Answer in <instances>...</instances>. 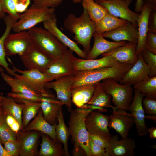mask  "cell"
Returning a JSON list of instances; mask_svg holds the SVG:
<instances>
[{"label":"cell","instance_id":"d4e9b609","mask_svg":"<svg viewBox=\"0 0 156 156\" xmlns=\"http://www.w3.org/2000/svg\"><path fill=\"white\" fill-rule=\"evenodd\" d=\"M56 125H50L44 119L42 111L40 108L36 116L23 131H37L47 135L56 143H60L56 137Z\"/></svg>","mask_w":156,"mask_h":156},{"label":"cell","instance_id":"bcb514c9","mask_svg":"<svg viewBox=\"0 0 156 156\" xmlns=\"http://www.w3.org/2000/svg\"><path fill=\"white\" fill-rule=\"evenodd\" d=\"M5 114L6 122L12 131L16 134H18L22 131L20 124L15 118L10 115Z\"/></svg>","mask_w":156,"mask_h":156},{"label":"cell","instance_id":"603a6c76","mask_svg":"<svg viewBox=\"0 0 156 156\" xmlns=\"http://www.w3.org/2000/svg\"><path fill=\"white\" fill-rule=\"evenodd\" d=\"M94 44L87 55V59H94L101 55L117 47L125 44V41L113 42L106 40L101 34L95 32L93 34Z\"/></svg>","mask_w":156,"mask_h":156},{"label":"cell","instance_id":"8fae6325","mask_svg":"<svg viewBox=\"0 0 156 156\" xmlns=\"http://www.w3.org/2000/svg\"><path fill=\"white\" fill-rule=\"evenodd\" d=\"M109 117L100 112L92 111L90 113L85 120L89 133L98 135L109 142L112 136L109 127Z\"/></svg>","mask_w":156,"mask_h":156},{"label":"cell","instance_id":"5b68a950","mask_svg":"<svg viewBox=\"0 0 156 156\" xmlns=\"http://www.w3.org/2000/svg\"><path fill=\"white\" fill-rule=\"evenodd\" d=\"M55 9L38 6L33 3L21 16L12 29L15 32L29 30L38 23L56 17Z\"/></svg>","mask_w":156,"mask_h":156},{"label":"cell","instance_id":"e7e4bbea","mask_svg":"<svg viewBox=\"0 0 156 156\" xmlns=\"http://www.w3.org/2000/svg\"></svg>","mask_w":156,"mask_h":156},{"label":"cell","instance_id":"f5cc1de1","mask_svg":"<svg viewBox=\"0 0 156 156\" xmlns=\"http://www.w3.org/2000/svg\"><path fill=\"white\" fill-rule=\"evenodd\" d=\"M144 4L143 0H136L135 8V12L140 13Z\"/></svg>","mask_w":156,"mask_h":156},{"label":"cell","instance_id":"cb8c5ba5","mask_svg":"<svg viewBox=\"0 0 156 156\" xmlns=\"http://www.w3.org/2000/svg\"><path fill=\"white\" fill-rule=\"evenodd\" d=\"M152 10L149 5L144 3L137 19L138 41L136 50L137 56L145 49V41L148 32V20Z\"/></svg>","mask_w":156,"mask_h":156},{"label":"cell","instance_id":"6f0895ef","mask_svg":"<svg viewBox=\"0 0 156 156\" xmlns=\"http://www.w3.org/2000/svg\"><path fill=\"white\" fill-rule=\"evenodd\" d=\"M145 119L151 120L154 121L156 120V115H148L145 116Z\"/></svg>","mask_w":156,"mask_h":156},{"label":"cell","instance_id":"9f6ffc18","mask_svg":"<svg viewBox=\"0 0 156 156\" xmlns=\"http://www.w3.org/2000/svg\"><path fill=\"white\" fill-rule=\"evenodd\" d=\"M0 156H9L0 141Z\"/></svg>","mask_w":156,"mask_h":156},{"label":"cell","instance_id":"681fc988","mask_svg":"<svg viewBox=\"0 0 156 156\" xmlns=\"http://www.w3.org/2000/svg\"><path fill=\"white\" fill-rule=\"evenodd\" d=\"M148 32L156 33V10L151 11L148 22Z\"/></svg>","mask_w":156,"mask_h":156},{"label":"cell","instance_id":"30bf717a","mask_svg":"<svg viewBox=\"0 0 156 156\" xmlns=\"http://www.w3.org/2000/svg\"><path fill=\"white\" fill-rule=\"evenodd\" d=\"M32 44L28 31L10 33L4 43L6 55L12 56L18 54L21 56L26 52Z\"/></svg>","mask_w":156,"mask_h":156},{"label":"cell","instance_id":"6da1fadb","mask_svg":"<svg viewBox=\"0 0 156 156\" xmlns=\"http://www.w3.org/2000/svg\"><path fill=\"white\" fill-rule=\"evenodd\" d=\"M93 110L78 108L70 112L68 130L71 136L74 156H91L90 147L89 133L85 126V120Z\"/></svg>","mask_w":156,"mask_h":156},{"label":"cell","instance_id":"f6af8a7d","mask_svg":"<svg viewBox=\"0 0 156 156\" xmlns=\"http://www.w3.org/2000/svg\"><path fill=\"white\" fill-rule=\"evenodd\" d=\"M36 5L43 7L55 8L62 2L63 0H33Z\"/></svg>","mask_w":156,"mask_h":156},{"label":"cell","instance_id":"e575fe53","mask_svg":"<svg viewBox=\"0 0 156 156\" xmlns=\"http://www.w3.org/2000/svg\"><path fill=\"white\" fill-rule=\"evenodd\" d=\"M55 133L58 141L63 144L65 156H70V154L68 151V142L70 134L68 128L64 122L62 112L58 117V123L55 126Z\"/></svg>","mask_w":156,"mask_h":156},{"label":"cell","instance_id":"f35d334b","mask_svg":"<svg viewBox=\"0 0 156 156\" xmlns=\"http://www.w3.org/2000/svg\"><path fill=\"white\" fill-rule=\"evenodd\" d=\"M144 60L149 67L150 71L149 76L156 75V54L146 49L141 53Z\"/></svg>","mask_w":156,"mask_h":156},{"label":"cell","instance_id":"7402d4cb","mask_svg":"<svg viewBox=\"0 0 156 156\" xmlns=\"http://www.w3.org/2000/svg\"><path fill=\"white\" fill-rule=\"evenodd\" d=\"M119 63L114 58L109 56L92 59H80L74 57L73 60L75 72L112 66Z\"/></svg>","mask_w":156,"mask_h":156},{"label":"cell","instance_id":"4fadbf2b","mask_svg":"<svg viewBox=\"0 0 156 156\" xmlns=\"http://www.w3.org/2000/svg\"><path fill=\"white\" fill-rule=\"evenodd\" d=\"M112 109V113L109 117V128L115 129L122 138L128 137L129 131L134 124L132 116L126 110L115 106Z\"/></svg>","mask_w":156,"mask_h":156},{"label":"cell","instance_id":"f907efd6","mask_svg":"<svg viewBox=\"0 0 156 156\" xmlns=\"http://www.w3.org/2000/svg\"><path fill=\"white\" fill-rule=\"evenodd\" d=\"M16 8L19 13L24 12L30 3V0H15Z\"/></svg>","mask_w":156,"mask_h":156},{"label":"cell","instance_id":"816d5d0a","mask_svg":"<svg viewBox=\"0 0 156 156\" xmlns=\"http://www.w3.org/2000/svg\"><path fill=\"white\" fill-rule=\"evenodd\" d=\"M80 108L85 109H90L93 111L97 110L99 112H105L107 111L106 108L102 107L96 106L92 105L86 104Z\"/></svg>","mask_w":156,"mask_h":156},{"label":"cell","instance_id":"d590c367","mask_svg":"<svg viewBox=\"0 0 156 156\" xmlns=\"http://www.w3.org/2000/svg\"><path fill=\"white\" fill-rule=\"evenodd\" d=\"M82 5L86 10L90 19L95 23L101 19L108 12L105 7L93 0H83Z\"/></svg>","mask_w":156,"mask_h":156},{"label":"cell","instance_id":"f1b7e54d","mask_svg":"<svg viewBox=\"0 0 156 156\" xmlns=\"http://www.w3.org/2000/svg\"><path fill=\"white\" fill-rule=\"evenodd\" d=\"M127 22L108 12L100 21L95 23V32L102 35L124 25Z\"/></svg>","mask_w":156,"mask_h":156},{"label":"cell","instance_id":"7bdbcfd3","mask_svg":"<svg viewBox=\"0 0 156 156\" xmlns=\"http://www.w3.org/2000/svg\"><path fill=\"white\" fill-rule=\"evenodd\" d=\"M8 97L15 99H24L40 103L42 97L35 95L24 94L11 92L7 94Z\"/></svg>","mask_w":156,"mask_h":156},{"label":"cell","instance_id":"3957f363","mask_svg":"<svg viewBox=\"0 0 156 156\" xmlns=\"http://www.w3.org/2000/svg\"><path fill=\"white\" fill-rule=\"evenodd\" d=\"M132 66L119 63L112 66L75 72L72 89L83 85L94 84L108 78L119 82Z\"/></svg>","mask_w":156,"mask_h":156},{"label":"cell","instance_id":"7dc6e473","mask_svg":"<svg viewBox=\"0 0 156 156\" xmlns=\"http://www.w3.org/2000/svg\"><path fill=\"white\" fill-rule=\"evenodd\" d=\"M90 139L95 145L105 149L109 145V142L98 135L89 133Z\"/></svg>","mask_w":156,"mask_h":156},{"label":"cell","instance_id":"60d3db41","mask_svg":"<svg viewBox=\"0 0 156 156\" xmlns=\"http://www.w3.org/2000/svg\"><path fill=\"white\" fill-rule=\"evenodd\" d=\"M4 149L9 156H19L20 141L18 139L16 140H9L3 144Z\"/></svg>","mask_w":156,"mask_h":156},{"label":"cell","instance_id":"7a4b0ae2","mask_svg":"<svg viewBox=\"0 0 156 156\" xmlns=\"http://www.w3.org/2000/svg\"><path fill=\"white\" fill-rule=\"evenodd\" d=\"M63 25L65 29L74 34L73 39L76 43L82 45L87 55L91 49V38L95 32V23L90 18L86 10L83 8L80 16L77 17L71 13L65 19Z\"/></svg>","mask_w":156,"mask_h":156},{"label":"cell","instance_id":"74e56055","mask_svg":"<svg viewBox=\"0 0 156 156\" xmlns=\"http://www.w3.org/2000/svg\"><path fill=\"white\" fill-rule=\"evenodd\" d=\"M18 134L12 131L7 125L5 114L0 116V141L2 144L9 140H18Z\"/></svg>","mask_w":156,"mask_h":156},{"label":"cell","instance_id":"91938a15","mask_svg":"<svg viewBox=\"0 0 156 156\" xmlns=\"http://www.w3.org/2000/svg\"><path fill=\"white\" fill-rule=\"evenodd\" d=\"M4 114V113L2 107L1 102V99L0 97V116Z\"/></svg>","mask_w":156,"mask_h":156},{"label":"cell","instance_id":"94428289","mask_svg":"<svg viewBox=\"0 0 156 156\" xmlns=\"http://www.w3.org/2000/svg\"><path fill=\"white\" fill-rule=\"evenodd\" d=\"M83 0H73V1L74 3H79L82 2Z\"/></svg>","mask_w":156,"mask_h":156},{"label":"cell","instance_id":"11a10c76","mask_svg":"<svg viewBox=\"0 0 156 156\" xmlns=\"http://www.w3.org/2000/svg\"><path fill=\"white\" fill-rule=\"evenodd\" d=\"M148 132L149 133V136L151 139H155L156 138V127H152L148 128Z\"/></svg>","mask_w":156,"mask_h":156},{"label":"cell","instance_id":"4dcf8cb0","mask_svg":"<svg viewBox=\"0 0 156 156\" xmlns=\"http://www.w3.org/2000/svg\"><path fill=\"white\" fill-rule=\"evenodd\" d=\"M94 91L93 96L87 103L106 108L115 107L111 104V96L106 92L102 82H98L94 84Z\"/></svg>","mask_w":156,"mask_h":156},{"label":"cell","instance_id":"2e32d148","mask_svg":"<svg viewBox=\"0 0 156 156\" xmlns=\"http://www.w3.org/2000/svg\"><path fill=\"white\" fill-rule=\"evenodd\" d=\"M135 140L128 137L119 140L118 136H112L109 146L105 149L109 156H134L136 147Z\"/></svg>","mask_w":156,"mask_h":156},{"label":"cell","instance_id":"ba28073f","mask_svg":"<svg viewBox=\"0 0 156 156\" xmlns=\"http://www.w3.org/2000/svg\"><path fill=\"white\" fill-rule=\"evenodd\" d=\"M133 0H96L114 16L130 22L138 27L137 20L140 13L134 12L129 8Z\"/></svg>","mask_w":156,"mask_h":156},{"label":"cell","instance_id":"c3c4849f","mask_svg":"<svg viewBox=\"0 0 156 156\" xmlns=\"http://www.w3.org/2000/svg\"><path fill=\"white\" fill-rule=\"evenodd\" d=\"M90 147L91 156H109L105 149L95 145L90 139Z\"/></svg>","mask_w":156,"mask_h":156},{"label":"cell","instance_id":"7c38bea8","mask_svg":"<svg viewBox=\"0 0 156 156\" xmlns=\"http://www.w3.org/2000/svg\"><path fill=\"white\" fill-rule=\"evenodd\" d=\"M74 74L64 76L54 81L47 82L46 86L49 90L52 89L55 91L57 99L67 107L68 111L72 109L71 92Z\"/></svg>","mask_w":156,"mask_h":156},{"label":"cell","instance_id":"ee69618b","mask_svg":"<svg viewBox=\"0 0 156 156\" xmlns=\"http://www.w3.org/2000/svg\"><path fill=\"white\" fill-rule=\"evenodd\" d=\"M145 47L156 54V33L148 32L145 40Z\"/></svg>","mask_w":156,"mask_h":156},{"label":"cell","instance_id":"277c9868","mask_svg":"<svg viewBox=\"0 0 156 156\" xmlns=\"http://www.w3.org/2000/svg\"><path fill=\"white\" fill-rule=\"evenodd\" d=\"M28 32L33 44L52 60L61 57L68 49L67 47L45 28L35 26Z\"/></svg>","mask_w":156,"mask_h":156},{"label":"cell","instance_id":"8992f818","mask_svg":"<svg viewBox=\"0 0 156 156\" xmlns=\"http://www.w3.org/2000/svg\"><path fill=\"white\" fill-rule=\"evenodd\" d=\"M8 59L13 66V71L21 74L15 73L14 77L23 81L42 97L55 98V95L46 87V83L51 81L44 73L37 70H19L14 66L10 59Z\"/></svg>","mask_w":156,"mask_h":156},{"label":"cell","instance_id":"83f0119b","mask_svg":"<svg viewBox=\"0 0 156 156\" xmlns=\"http://www.w3.org/2000/svg\"><path fill=\"white\" fill-rule=\"evenodd\" d=\"M94 91V84L81 86L72 89V102L78 108H81L90 101Z\"/></svg>","mask_w":156,"mask_h":156},{"label":"cell","instance_id":"b9f144b4","mask_svg":"<svg viewBox=\"0 0 156 156\" xmlns=\"http://www.w3.org/2000/svg\"><path fill=\"white\" fill-rule=\"evenodd\" d=\"M142 104L145 113L156 115V99L144 97Z\"/></svg>","mask_w":156,"mask_h":156},{"label":"cell","instance_id":"8d00e7d4","mask_svg":"<svg viewBox=\"0 0 156 156\" xmlns=\"http://www.w3.org/2000/svg\"><path fill=\"white\" fill-rule=\"evenodd\" d=\"M135 90L142 93L144 97L156 99V75L147 78L134 85Z\"/></svg>","mask_w":156,"mask_h":156},{"label":"cell","instance_id":"f546056e","mask_svg":"<svg viewBox=\"0 0 156 156\" xmlns=\"http://www.w3.org/2000/svg\"><path fill=\"white\" fill-rule=\"evenodd\" d=\"M0 97L4 114L10 115L15 118L20 124L23 131L22 114L23 104H18L15 99L8 96H0Z\"/></svg>","mask_w":156,"mask_h":156},{"label":"cell","instance_id":"44dd1931","mask_svg":"<svg viewBox=\"0 0 156 156\" xmlns=\"http://www.w3.org/2000/svg\"><path fill=\"white\" fill-rule=\"evenodd\" d=\"M104 38H109L116 42L127 41L138 43V32L137 28L128 21L124 25L112 31L102 34Z\"/></svg>","mask_w":156,"mask_h":156},{"label":"cell","instance_id":"9a60e30c","mask_svg":"<svg viewBox=\"0 0 156 156\" xmlns=\"http://www.w3.org/2000/svg\"><path fill=\"white\" fill-rule=\"evenodd\" d=\"M144 97L142 93L135 90L134 97L127 109L132 116L137 134L140 136L146 135L148 133V128L145 124V113L142 104Z\"/></svg>","mask_w":156,"mask_h":156},{"label":"cell","instance_id":"db71d44e","mask_svg":"<svg viewBox=\"0 0 156 156\" xmlns=\"http://www.w3.org/2000/svg\"><path fill=\"white\" fill-rule=\"evenodd\" d=\"M144 3L149 5L153 10H156V0H143Z\"/></svg>","mask_w":156,"mask_h":156},{"label":"cell","instance_id":"484cf974","mask_svg":"<svg viewBox=\"0 0 156 156\" xmlns=\"http://www.w3.org/2000/svg\"><path fill=\"white\" fill-rule=\"evenodd\" d=\"M42 141L37 156H65L61 143H57L45 134L40 132Z\"/></svg>","mask_w":156,"mask_h":156},{"label":"cell","instance_id":"be15d7a7","mask_svg":"<svg viewBox=\"0 0 156 156\" xmlns=\"http://www.w3.org/2000/svg\"><path fill=\"white\" fill-rule=\"evenodd\" d=\"M94 0V1H95V0Z\"/></svg>","mask_w":156,"mask_h":156},{"label":"cell","instance_id":"52a82bcc","mask_svg":"<svg viewBox=\"0 0 156 156\" xmlns=\"http://www.w3.org/2000/svg\"><path fill=\"white\" fill-rule=\"evenodd\" d=\"M102 81L106 92L112 98L115 106L120 109L127 110L133 98V88L131 85L118 83L110 78Z\"/></svg>","mask_w":156,"mask_h":156},{"label":"cell","instance_id":"d6a6232c","mask_svg":"<svg viewBox=\"0 0 156 156\" xmlns=\"http://www.w3.org/2000/svg\"><path fill=\"white\" fill-rule=\"evenodd\" d=\"M40 104V108L44 119L51 125H56L58 123V117L62 112L63 105L45 102H41Z\"/></svg>","mask_w":156,"mask_h":156},{"label":"cell","instance_id":"d6986e66","mask_svg":"<svg viewBox=\"0 0 156 156\" xmlns=\"http://www.w3.org/2000/svg\"><path fill=\"white\" fill-rule=\"evenodd\" d=\"M137 44L127 42L123 46L116 47L102 54L101 56H109L119 63H127L133 66L138 60L136 51Z\"/></svg>","mask_w":156,"mask_h":156},{"label":"cell","instance_id":"5bb4252c","mask_svg":"<svg viewBox=\"0 0 156 156\" xmlns=\"http://www.w3.org/2000/svg\"><path fill=\"white\" fill-rule=\"evenodd\" d=\"M19 56L27 70H37L43 73L53 60L38 50L33 43L25 53Z\"/></svg>","mask_w":156,"mask_h":156},{"label":"cell","instance_id":"9c48e42d","mask_svg":"<svg viewBox=\"0 0 156 156\" xmlns=\"http://www.w3.org/2000/svg\"><path fill=\"white\" fill-rule=\"evenodd\" d=\"M73 51L67 49L65 54L57 59L53 60L43 73L52 81L75 73Z\"/></svg>","mask_w":156,"mask_h":156},{"label":"cell","instance_id":"836d02e7","mask_svg":"<svg viewBox=\"0 0 156 156\" xmlns=\"http://www.w3.org/2000/svg\"><path fill=\"white\" fill-rule=\"evenodd\" d=\"M0 73L3 80L11 87V92L31 94L42 97L21 80L15 77L13 78L4 72Z\"/></svg>","mask_w":156,"mask_h":156},{"label":"cell","instance_id":"6125c7cd","mask_svg":"<svg viewBox=\"0 0 156 156\" xmlns=\"http://www.w3.org/2000/svg\"><path fill=\"white\" fill-rule=\"evenodd\" d=\"M4 68L2 67L1 66H0V73L3 72L4 71Z\"/></svg>","mask_w":156,"mask_h":156},{"label":"cell","instance_id":"ab89813d","mask_svg":"<svg viewBox=\"0 0 156 156\" xmlns=\"http://www.w3.org/2000/svg\"><path fill=\"white\" fill-rule=\"evenodd\" d=\"M0 3L3 12L17 21L19 19L21 14L16 10L15 0H0Z\"/></svg>","mask_w":156,"mask_h":156},{"label":"cell","instance_id":"4316f807","mask_svg":"<svg viewBox=\"0 0 156 156\" xmlns=\"http://www.w3.org/2000/svg\"><path fill=\"white\" fill-rule=\"evenodd\" d=\"M3 19L6 28L4 33L0 38V66L6 70L9 75L14 77L15 72L9 68L8 64L5 59L6 55L5 51L4 43L7 37L10 33L11 30L17 21L9 15L5 16Z\"/></svg>","mask_w":156,"mask_h":156},{"label":"cell","instance_id":"e0dca14e","mask_svg":"<svg viewBox=\"0 0 156 156\" xmlns=\"http://www.w3.org/2000/svg\"><path fill=\"white\" fill-rule=\"evenodd\" d=\"M20 141L19 156H37L40 132L35 130L21 131L18 133Z\"/></svg>","mask_w":156,"mask_h":156},{"label":"cell","instance_id":"ffe728a7","mask_svg":"<svg viewBox=\"0 0 156 156\" xmlns=\"http://www.w3.org/2000/svg\"><path fill=\"white\" fill-rule=\"evenodd\" d=\"M57 21L56 17L44 21L43 22L44 28L54 35L63 44L75 52L79 57L87 59V55L84 51L58 28Z\"/></svg>","mask_w":156,"mask_h":156},{"label":"cell","instance_id":"680465c9","mask_svg":"<svg viewBox=\"0 0 156 156\" xmlns=\"http://www.w3.org/2000/svg\"><path fill=\"white\" fill-rule=\"evenodd\" d=\"M5 16V13L3 11L0 3V19L3 18Z\"/></svg>","mask_w":156,"mask_h":156},{"label":"cell","instance_id":"1f68e13d","mask_svg":"<svg viewBox=\"0 0 156 156\" xmlns=\"http://www.w3.org/2000/svg\"><path fill=\"white\" fill-rule=\"evenodd\" d=\"M15 100L16 101L24 105L22 114V126L23 131L30 121L38 114L40 108V103L27 100Z\"/></svg>","mask_w":156,"mask_h":156},{"label":"cell","instance_id":"ac0fdd59","mask_svg":"<svg viewBox=\"0 0 156 156\" xmlns=\"http://www.w3.org/2000/svg\"><path fill=\"white\" fill-rule=\"evenodd\" d=\"M150 69L141 53L138 55L137 62L124 75L119 82L121 84L134 85L149 76Z\"/></svg>","mask_w":156,"mask_h":156}]
</instances>
